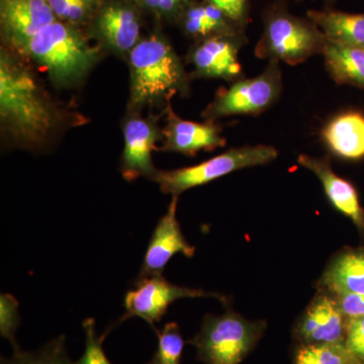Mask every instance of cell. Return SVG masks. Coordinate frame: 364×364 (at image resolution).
Listing matches in <instances>:
<instances>
[{
  "label": "cell",
  "instance_id": "cell-1",
  "mask_svg": "<svg viewBox=\"0 0 364 364\" xmlns=\"http://www.w3.org/2000/svg\"><path fill=\"white\" fill-rule=\"evenodd\" d=\"M0 124L14 145L39 150L53 140L63 124L58 105L21 55L0 50Z\"/></svg>",
  "mask_w": 364,
  "mask_h": 364
},
{
  "label": "cell",
  "instance_id": "cell-2",
  "mask_svg": "<svg viewBox=\"0 0 364 364\" xmlns=\"http://www.w3.org/2000/svg\"><path fill=\"white\" fill-rule=\"evenodd\" d=\"M130 70L129 112L164 107L176 95L188 97L191 76L173 46L160 31L136 44L127 58Z\"/></svg>",
  "mask_w": 364,
  "mask_h": 364
},
{
  "label": "cell",
  "instance_id": "cell-3",
  "mask_svg": "<svg viewBox=\"0 0 364 364\" xmlns=\"http://www.w3.org/2000/svg\"><path fill=\"white\" fill-rule=\"evenodd\" d=\"M102 52L80 26L57 20L33 36L21 56L44 69L56 87L72 88L87 77Z\"/></svg>",
  "mask_w": 364,
  "mask_h": 364
},
{
  "label": "cell",
  "instance_id": "cell-4",
  "mask_svg": "<svg viewBox=\"0 0 364 364\" xmlns=\"http://www.w3.org/2000/svg\"><path fill=\"white\" fill-rule=\"evenodd\" d=\"M324 33L306 16L289 13L279 0L268 7L263 18V33L255 47V56L268 61L299 65L314 55L322 54Z\"/></svg>",
  "mask_w": 364,
  "mask_h": 364
},
{
  "label": "cell",
  "instance_id": "cell-5",
  "mask_svg": "<svg viewBox=\"0 0 364 364\" xmlns=\"http://www.w3.org/2000/svg\"><path fill=\"white\" fill-rule=\"evenodd\" d=\"M265 328L263 321H249L227 311L203 318L200 332L188 343L203 364H240L254 350Z\"/></svg>",
  "mask_w": 364,
  "mask_h": 364
},
{
  "label": "cell",
  "instance_id": "cell-6",
  "mask_svg": "<svg viewBox=\"0 0 364 364\" xmlns=\"http://www.w3.org/2000/svg\"><path fill=\"white\" fill-rule=\"evenodd\" d=\"M277 157L279 151L272 146H244L228 150L193 166L158 170L152 181L165 195L179 196L188 189L203 186L238 170L268 164Z\"/></svg>",
  "mask_w": 364,
  "mask_h": 364
},
{
  "label": "cell",
  "instance_id": "cell-7",
  "mask_svg": "<svg viewBox=\"0 0 364 364\" xmlns=\"http://www.w3.org/2000/svg\"><path fill=\"white\" fill-rule=\"evenodd\" d=\"M282 90L279 62L269 61L260 75L235 81L228 90L218 93L203 111V117L214 122L224 117L256 116L272 107Z\"/></svg>",
  "mask_w": 364,
  "mask_h": 364
},
{
  "label": "cell",
  "instance_id": "cell-8",
  "mask_svg": "<svg viewBox=\"0 0 364 364\" xmlns=\"http://www.w3.org/2000/svg\"><path fill=\"white\" fill-rule=\"evenodd\" d=\"M141 11L133 0H105L88 23L87 36L102 51L127 59L142 40Z\"/></svg>",
  "mask_w": 364,
  "mask_h": 364
},
{
  "label": "cell",
  "instance_id": "cell-9",
  "mask_svg": "<svg viewBox=\"0 0 364 364\" xmlns=\"http://www.w3.org/2000/svg\"><path fill=\"white\" fill-rule=\"evenodd\" d=\"M248 43L245 32L224 33L196 41L186 55L193 65L191 79H222L227 82L244 78L239 52Z\"/></svg>",
  "mask_w": 364,
  "mask_h": 364
},
{
  "label": "cell",
  "instance_id": "cell-10",
  "mask_svg": "<svg viewBox=\"0 0 364 364\" xmlns=\"http://www.w3.org/2000/svg\"><path fill=\"white\" fill-rule=\"evenodd\" d=\"M217 298L224 301L221 294L207 293L202 289H188L171 284L162 274L136 279L135 289L124 296L126 314L121 322L131 317L143 318L151 327L160 322L169 306L178 299L186 298Z\"/></svg>",
  "mask_w": 364,
  "mask_h": 364
},
{
  "label": "cell",
  "instance_id": "cell-11",
  "mask_svg": "<svg viewBox=\"0 0 364 364\" xmlns=\"http://www.w3.org/2000/svg\"><path fill=\"white\" fill-rule=\"evenodd\" d=\"M124 150L121 172L126 181L140 177L152 181L158 169L153 164L152 154L159 149L156 144L162 141V130L151 117L140 116L139 112H129L123 122Z\"/></svg>",
  "mask_w": 364,
  "mask_h": 364
},
{
  "label": "cell",
  "instance_id": "cell-12",
  "mask_svg": "<svg viewBox=\"0 0 364 364\" xmlns=\"http://www.w3.org/2000/svg\"><path fill=\"white\" fill-rule=\"evenodd\" d=\"M57 21L48 0H4L0 28L6 47L21 55L33 36Z\"/></svg>",
  "mask_w": 364,
  "mask_h": 364
},
{
  "label": "cell",
  "instance_id": "cell-13",
  "mask_svg": "<svg viewBox=\"0 0 364 364\" xmlns=\"http://www.w3.org/2000/svg\"><path fill=\"white\" fill-rule=\"evenodd\" d=\"M346 335V318L331 294H318L294 329L299 346L345 343Z\"/></svg>",
  "mask_w": 364,
  "mask_h": 364
},
{
  "label": "cell",
  "instance_id": "cell-14",
  "mask_svg": "<svg viewBox=\"0 0 364 364\" xmlns=\"http://www.w3.org/2000/svg\"><path fill=\"white\" fill-rule=\"evenodd\" d=\"M166 124L162 129V146L159 151L195 156L200 151H213L226 145L221 127L214 122L205 123L183 119L177 116L171 105L165 109Z\"/></svg>",
  "mask_w": 364,
  "mask_h": 364
},
{
  "label": "cell",
  "instance_id": "cell-15",
  "mask_svg": "<svg viewBox=\"0 0 364 364\" xmlns=\"http://www.w3.org/2000/svg\"><path fill=\"white\" fill-rule=\"evenodd\" d=\"M177 200L178 196H172L168 210L158 222L144 256L138 279L162 274L167 263L176 254H183L188 258L195 255V247L186 240L177 221Z\"/></svg>",
  "mask_w": 364,
  "mask_h": 364
},
{
  "label": "cell",
  "instance_id": "cell-16",
  "mask_svg": "<svg viewBox=\"0 0 364 364\" xmlns=\"http://www.w3.org/2000/svg\"><path fill=\"white\" fill-rule=\"evenodd\" d=\"M299 164L310 170L322 183L323 188L330 202L336 210L351 220L364 235V210L359 202L358 193L353 184L337 176L333 171L328 158H317L301 154Z\"/></svg>",
  "mask_w": 364,
  "mask_h": 364
},
{
  "label": "cell",
  "instance_id": "cell-17",
  "mask_svg": "<svg viewBox=\"0 0 364 364\" xmlns=\"http://www.w3.org/2000/svg\"><path fill=\"white\" fill-rule=\"evenodd\" d=\"M321 138L333 154L346 160L364 158V114L341 112L321 131Z\"/></svg>",
  "mask_w": 364,
  "mask_h": 364
},
{
  "label": "cell",
  "instance_id": "cell-18",
  "mask_svg": "<svg viewBox=\"0 0 364 364\" xmlns=\"http://www.w3.org/2000/svg\"><path fill=\"white\" fill-rule=\"evenodd\" d=\"M177 23L186 36L196 41L224 33L245 32V28L230 20L219 9L203 0L200 2L193 0Z\"/></svg>",
  "mask_w": 364,
  "mask_h": 364
},
{
  "label": "cell",
  "instance_id": "cell-19",
  "mask_svg": "<svg viewBox=\"0 0 364 364\" xmlns=\"http://www.w3.org/2000/svg\"><path fill=\"white\" fill-rule=\"evenodd\" d=\"M321 286L333 296L364 294V249L337 256L323 274Z\"/></svg>",
  "mask_w": 364,
  "mask_h": 364
},
{
  "label": "cell",
  "instance_id": "cell-20",
  "mask_svg": "<svg viewBox=\"0 0 364 364\" xmlns=\"http://www.w3.org/2000/svg\"><path fill=\"white\" fill-rule=\"evenodd\" d=\"M306 16L324 33L326 39L337 44L364 49V14L326 9L309 11Z\"/></svg>",
  "mask_w": 364,
  "mask_h": 364
},
{
  "label": "cell",
  "instance_id": "cell-21",
  "mask_svg": "<svg viewBox=\"0 0 364 364\" xmlns=\"http://www.w3.org/2000/svg\"><path fill=\"white\" fill-rule=\"evenodd\" d=\"M322 55L328 74L337 85L364 90V49L326 41Z\"/></svg>",
  "mask_w": 364,
  "mask_h": 364
},
{
  "label": "cell",
  "instance_id": "cell-22",
  "mask_svg": "<svg viewBox=\"0 0 364 364\" xmlns=\"http://www.w3.org/2000/svg\"><path fill=\"white\" fill-rule=\"evenodd\" d=\"M346 343L303 345L294 354V364H363Z\"/></svg>",
  "mask_w": 364,
  "mask_h": 364
},
{
  "label": "cell",
  "instance_id": "cell-23",
  "mask_svg": "<svg viewBox=\"0 0 364 364\" xmlns=\"http://www.w3.org/2000/svg\"><path fill=\"white\" fill-rule=\"evenodd\" d=\"M0 364H75L69 358L66 337L60 335L37 350L25 351L14 349L11 358H1Z\"/></svg>",
  "mask_w": 364,
  "mask_h": 364
},
{
  "label": "cell",
  "instance_id": "cell-24",
  "mask_svg": "<svg viewBox=\"0 0 364 364\" xmlns=\"http://www.w3.org/2000/svg\"><path fill=\"white\" fill-rule=\"evenodd\" d=\"M105 0H48L57 20L75 26L88 25Z\"/></svg>",
  "mask_w": 364,
  "mask_h": 364
},
{
  "label": "cell",
  "instance_id": "cell-25",
  "mask_svg": "<svg viewBox=\"0 0 364 364\" xmlns=\"http://www.w3.org/2000/svg\"><path fill=\"white\" fill-rule=\"evenodd\" d=\"M158 349L155 358L159 364H181L184 340L176 323H168L157 331Z\"/></svg>",
  "mask_w": 364,
  "mask_h": 364
},
{
  "label": "cell",
  "instance_id": "cell-26",
  "mask_svg": "<svg viewBox=\"0 0 364 364\" xmlns=\"http://www.w3.org/2000/svg\"><path fill=\"white\" fill-rule=\"evenodd\" d=\"M21 317L18 314V301L13 294H1L0 296V334L9 340L14 349L20 348L16 334L20 326Z\"/></svg>",
  "mask_w": 364,
  "mask_h": 364
},
{
  "label": "cell",
  "instance_id": "cell-27",
  "mask_svg": "<svg viewBox=\"0 0 364 364\" xmlns=\"http://www.w3.org/2000/svg\"><path fill=\"white\" fill-rule=\"evenodd\" d=\"M82 327L85 331V348L82 356L75 364H112L102 347V342L107 335L98 336L95 318H86L83 321Z\"/></svg>",
  "mask_w": 364,
  "mask_h": 364
},
{
  "label": "cell",
  "instance_id": "cell-28",
  "mask_svg": "<svg viewBox=\"0 0 364 364\" xmlns=\"http://www.w3.org/2000/svg\"><path fill=\"white\" fill-rule=\"evenodd\" d=\"M142 11L154 14L160 20L178 21L186 7L193 0H133Z\"/></svg>",
  "mask_w": 364,
  "mask_h": 364
},
{
  "label": "cell",
  "instance_id": "cell-29",
  "mask_svg": "<svg viewBox=\"0 0 364 364\" xmlns=\"http://www.w3.org/2000/svg\"><path fill=\"white\" fill-rule=\"evenodd\" d=\"M226 14L230 20L245 28L250 23L249 0H203Z\"/></svg>",
  "mask_w": 364,
  "mask_h": 364
},
{
  "label": "cell",
  "instance_id": "cell-30",
  "mask_svg": "<svg viewBox=\"0 0 364 364\" xmlns=\"http://www.w3.org/2000/svg\"><path fill=\"white\" fill-rule=\"evenodd\" d=\"M346 343L349 350L364 363V317L347 321Z\"/></svg>",
  "mask_w": 364,
  "mask_h": 364
},
{
  "label": "cell",
  "instance_id": "cell-31",
  "mask_svg": "<svg viewBox=\"0 0 364 364\" xmlns=\"http://www.w3.org/2000/svg\"><path fill=\"white\" fill-rule=\"evenodd\" d=\"M334 296L347 321L364 317V294H345Z\"/></svg>",
  "mask_w": 364,
  "mask_h": 364
},
{
  "label": "cell",
  "instance_id": "cell-32",
  "mask_svg": "<svg viewBox=\"0 0 364 364\" xmlns=\"http://www.w3.org/2000/svg\"><path fill=\"white\" fill-rule=\"evenodd\" d=\"M147 364H159V363H158L156 358H155V356H153V358L151 359L149 363H148Z\"/></svg>",
  "mask_w": 364,
  "mask_h": 364
},
{
  "label": "cell",
  "instance_id": "cell-33",
  "mask_svg": "<svg viewBox=\"0 0 364 364\" xmlns=\"http://www.w3.org/2000/svg\"><path fill=\"white\" fill-rule=\"evenodd\" d=\"M326 2H327V4H332V2H334L335 0H325Z\"/></svg>",
  "mask_w": 364,
  "mask_h": 364
},
{
  "label": "cell",
  "instance_id": "cell-34",
  "mask_svg": "<svg viewBox=\"0 0 364 364\" xmlns=\"http://www.w3.org/2000/svg\"><path fill=\"white\" fill-rule=\"evenodd\" d=\"M4 1V0H0V2Z\"/></svg>",
  "mask_w": 364,
  "mask_h": 364
},
{
  "label": "cell",
  "instance_id": "cell-35",
  "mask_svg": "<svg viewBox=\"0 0 364 364\" xmlns=\"http://www.w3.org/2000/svg\"><path fill=\"white\" fill-rule=\"evenodd\" d=\"M364 364V363H363Z\"/></svg>",
  "mask_w": 364,
  "mask_h": 364
}]
</instances>
